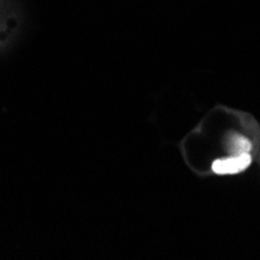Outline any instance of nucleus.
<instances>
[{
	"instance_id": "f257e3e1",
	"label": "nucleus",
	"mask_w": 260,
	"mask_h": 260,
	"mask_svg": "<svg viewBox=\"0 0 260 260\" xmlns=\"http://www.w3.org/2000/svg\"><path fill=\"white\" fill-rule=\"evenodd\" d=\"M252 157L249 153H242V154H234L228 159H220L215 160L212 165V170L218 175H235L246 170L249 167Z\"/></svg>"
},
{
	"instance_id": "f03ea898",
	"label": "nucleus",
	"mask_w": 260,
	"mask_h": 260,
	"mask_svg": "<svg viewBox=\"0 0 260 260\" xmlns=\"http://www.w3.org/2000/svg\"><path fill=\"white\" fill-rule=\"evenodd\" d=\"M229 148L234 151V154H242V153H249L251 150V142L242 136H232L229 140Z\"/></svg>"
}]
</instances>
